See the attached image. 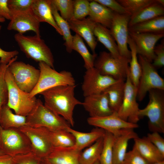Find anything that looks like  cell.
I'll list each match as a JSON object with an SVG mask.
<instances>
[{"label": "cell", "instance_id": "1", "mask_svg": "<svg viewBox=\"0 0 164 164\" xmlns=\"http://www.w3.org/2000/svg\"><path fill=\"white\" fill-rule=\"evenodd\" d=\"M76 85H67L54 87L40 94L44 98V105L56 114L61 116L73 126V111L77 105H82L75 97Z\"/></svg>", "mask_w": 164, "mask_h": 164}, {"label": "cell", "instance_id": "2", "mask_svg": "<svg viewBox=\"0 0 164 164\" xmlns=\"http://www.w3.org/2000/svg\"><path fill=\"white\" fill-rule=\"evenodd\" d=\"M26 125L44 128L52 131L67 130L70 127L63 117L55 113L38 99L33 108L26 116Z\"/></svg>", "mask_w": 164, "mask_h": 164}, {"label": "cell", "instance_id": "3", "mask_svg": "<svg viewBox=\"0 0 164 164\" xmlns=\"http://www.w3.org/2000/svg\"><path fill=\"white\" fill-rule=\"evenodd\" d=\"M14 38L20 50L27 58L36 62H44L54 69L52 53L41 36H26L17 33Z\"/></svg>", "mask_w": 164, "mask_h": 164}, {"label": "cell", "instance_id": "4", "mask_svg": "<svg viewBox=\"0 0 164 164\" xmlns=\"http://www.w3.org/2000/svg\"><path fill=\"white\" fill-rule=\"evenodd\" d=\"M149 101L146 106L140 109L138 115L149 119L148 127L151 132L164 133V90L152 89L149 92Z\"/></svg>", "mask_w": 164, "mask_h": 164}, {"label": "cell", "instance_id": "5", "mask_svg": "<svg viewBox=\"0 0 164 164\" xmlns=\"http://www.w3.org/2000/svg\"><path fill=\"white\" fill-rule=\"evenodd\" d=\"M39 66L40 76L36 86L29 93L31 97L56 86L76 85L75 80L70 72L65 70L57 72L42 62L39 63Z\"/></svg>", "mask_w": 164, "mask_h": 164}, {"label": "cell", "instance_id": "6", "mask_svg": "<svg viewBox=\"0 0 164 164\" xmlns=\"http://www.w3.org/2000/svg\"><path fill=\"white\" fill-rule=\"evenodd\" d=\"M5 79L8 91L7 105L14 110L15 114L26 117L34 107L37 99L36 96L31 97L29 93L18 87L8 67L5 73Z\"/></svg>", "mask_w": 164, "mask_h": 164}, {"label": "cell", "instance_id": "7", "mask_svg": "<svg viewBox=\"0 0 164 164\" xmlns=\"http://www.w3.org/2000/svg\"><path fill=\"white\" fill-rule=\"evenodd\" d=\"M0 149L12 157L32 151L30 141L19 128L4 129L0 126Z\"/></svg>", "mask_w": 164, "mask_h": 164}, {"label": "cell", "instance_id": "8", "mask_svg": "<svg viewBox=\"0 0 164 164\" xmlns=\"http://www.w3.org/2000/svg\"><path fill=\"white\" fill-rule=\"evenodd\" d=\"M17 56L9 63L8 69L18 87L22 91L30 93L39 80L40 71L34 67L21 61H16Z\"/></svg>", "mask_w": 164, "mask_h": 164}, {"label": "cell", "instance_id": "9", "mask_svg": "<svg viewBox=\"0 0 164 164\" xmlns=\"http://www.w3.org/2000/svg\"><path fill=\"white\" fill-rule=\"evenodd\" d=\"M130 61L121 57L116 58L109 52L102 51L97 56L94 67L101 74L118 80H126Z\"/></svg>", "mask_w": 164, "mask_h": 164}, {"label": "cell", "instance_id": "10", "mask_svg": "<svg viewBox=\"0 0 164 164\" xmlns=\"http://www.w3.org/2000/svg\"><path fill=\"white\" fill-rule=\"evenodd\" d=\"M138 57L142 73L137 87V99L141 101L152 89L164 90V80L159 75L152 63L140 55H138Z\"/></svg>", "mask_w": 164, "mask_h": 164}, {"label": "cell", "instance_id": "11", "mask_svg": "<svg viewBox=\"0 0 164 164\" xmlns=\"http://www.w3.org/2000/svg\"><path fill=\"white\" fill-rule=\"evenodd\" d=\"M131 15L114 12L110 32L117 45L120 55L130 61L131 51L128 48L129 37L128 24Z\"/></svg>", "mask_w": 164, "mask_h": 164}, {"label": "cell", "instance_id": "12", "mask_svg": "<svg viewBox=\"0 0 164 164\" xmlns=\"http://www.w3.org/2000/svg\"><path fill=\"white\" fill-rule=\"evenodd\" d=\"M128 73L125 82L123 99L117 113L123 120L137 124L140 118L138 115L140 109L137 101V88L132 83Z\"/></svg>", "mask_w": 164, "mask_h": 164}, {"label": "cell", "instance_id": "13", "mask_svg": "<svg viewBox=\"0 0 164 164\" xmlns=\"http://www.w3.org/2000/svg\"><path fill=\"white\" fill-rule=\"evenodd\" d=\"M19 129L29 139L31 151L40 158H46L53 150L54 147L49 138L46 128L25 125Z\"/></svg>", "mask_w": 164, "mask_h": 164}, {"label": "cell", "instance_id": "14", "mask_svg": "<svg viewBox=\"0 0 164 164\" xmlns=\"http://www.w3.org/2000/svg\"><path fill=\"white\" fill-rule=\"evenodd\" d=\"M118 80L101 73L95 67L86 70L84 76L82 90L84 96L102 93Z\"/></svg>", "mask_w": 164, "mask_h": 164}, {"label": "cell", "instance_id": "15", "mask_svg": "<svg viewBox=\"0 0 164 164\" xmlns=\"http://www.w3.org/2000/svg\"><path fill=\"white\" fill-rule=\"evenodd\" d=\"M10 12L11 18L7 26L8 30L16 31L21 34L27 31H32L36 35L41 36L40 22L35 17L31 9Z\"/></svg>", "mask_w": 164, "mask_h": 164}, {"label": "cell", "instance_id": "16", "mask_svg": "<svg viewBox=\"0 0 164 164\" xmlns=\"http://www.w3.org/2000/svg\"><path fill=\"white\" fill-rule=\"evenodd\" d=\"M87 121L89 125L101 128L114 136L118 134L123 129H134L139 127L138 124L131 123L122 119L116 112L104 116L89 117Z\"/></svg>", "mask_w": 164, "mask_h": 164}, {"label": "cell", "instance_id": "17", "mask_svg": "<svg viewBox=\"0 0 164 164\" xmlns=\"http://www.w3.org/2000/svg\"><path fill=\"white\" fill-rule=\"evenodd\" d=\"M129 35L135 44L137 54L145 57L152 63L155 56L154 50L156 44L164 37V34L129 31Z\"/></svg>", "mask_w": 164, "mask_h": 164}, {"label": "cell", "instance_id": "18", "mask_svg": "<svg viewBox=\"0 0 164 164\" xmlns=\"http://www.w3.org/2000/svg\"><path fill=\"white\" fill-rule=\"evenodd\" d=\"M90 117L104 116L112 114L107 95L102 93L85 97L82 105Z\"/></svg>", "mask_w": 164, "mask_h": 164}, {"label": "cell", "instance_id": "19", "mask_svg": "<svg viewBox=\"0 0 164 164\" xmlns=\"http://www.w3.org/2000/svg\"><path fill=\"white\" fill-rule=\"evenodd\" d=\"M68 22L70 29L83 38L90 47L93 54H96L95 50L97 43L94 31L96 23L89 17L80 20L72 19Z\"/></svg>", "mask_w": 164, "mask_h": 164}, {"label": "cell", "instance_id": "20", "mask_svg": "<svg viewBox=\"0 0 164 164\" xmlns=\"http://www.w3.org/2000/svg\"><path fill=\"white\" fill-rule=\"evenodd\" d=\"M138 137L133 129H123L118 134L114 136L113 164H122L127 152L129 140Z\"/></svg>", "mask_w": 164, "mask_h": 164}, {"label": "cell", "instance_id": "21", "mask_svg": "<svg viewBox=\"0 0 164 164\" xmlns=\"http://www.w3.org/2000/svg\"><path fill=\"white\" fill-rule=\"evenodd\" d=\"M81 152L74 146L54 147L45 158L52 164H80L79 159Z\"/></svg>", "mask_w": 164, "mask_h": 164}, {"label": "cell", "instance_id": "22", "mask_svg": "<svg viewBox=\"0 0 164 164\" xmlns=\"http://www.w3.org/2000/svg\"><path fill=\"white\" fill-rule=\"evenodd\" d=\"M31 10L40 23H47L62 36V32L56 22L52 12L51 0H34Z\"/></svg>", "mask_w": 164, "mask_h": 164}, {"label": "cell", "instance_id": "23", "mask_svg": "<svg viewBox=\"0 0 164 164\" xmlns=\"http://www.w3.org/2000/svg\"><path fill=\"white\" fill-rule=\"evenodd\" d=\"M134 146L146 160L152 164L164 160L163 155L159 149L146 137H138L133 139Z\"/></svg>", "mask_w": 164, "mask_h": 164}, {"label": "cell", "instance_id": "24", "mask_svg": "<svg viewBox=\"0 0 164 164\" xmlns=\"http://www.w3.org/2000/svg\"><path fill=\"white\" fill-rule=\"evenodd\" d=\"M90 1L89 17L93 21L109 29L114 16V12L95 1Z\"/></svg>", "mask_w": 164, "mask_h": 164}, {"label": "cell", "instance_id": "25", "mask_svg": "<svg viewBox=\"0 0 164 164\" xmlns=\"http://www.w3.org/2000/svg\"><path fill=\"white\" fill-rule=\"evenodd\" d=\"M67 130L70 133L75 139V148L80 151L93 144L99 138L104 137L105 132L104 130L98 128L93 129L89 132H84L74 130L71 127Z\"/></svg>", "mask_w": 164, "mask_h": 164}, {"label": "cell", "instance_id": "26", "mask_svg": "<svg viewBox=\"0 0 164 164\" xmlns=\"http://www.w3.org/2000/svg\"><path fill=\"white\" fill-rule=\"evenodd\" d=\"M164 6L156 1L131 16L128 27L136 24L164 15Z\"/></svg>", "mask_w": 164, "mask_h": 164}, {"label": "cell", "instance_id": "27", "mask_svg": "<svg viewBox=\"0 0 164 164\" xmlns=\"http://www.w3.org/2000/svg\"><path fill=\"white\" fill-rule=\"evenodd\" d=\"M125 80H120L110 86L103 92L108 96L109 107L113 112L120 108L124 95Z\"/></svg>", "mask_w": 164, "mask_h": 164}, {"label": "cell", "instance_id": "28", "mask_svg": "<svg viewBox=\"0 0 164 164\" xmlns=\"http://www.w3.org/2000/svg\"><path fill=\"white\" fill-rule=\"evenodd\" d=\"M94 33L98 40L103 45L113 56L116 58L122 57L120 54L117 43L109 29L96 23Z\"/></svg>", "mask_w": 164, "mask_h": 164}, {"label": "cell", "instance_id": "29", "mask_svg": "<svg viewBox=\"0 0 164 164\" xmlns=\"http://www.w3.org/2000/svg\"><path fill=\"white\" fill-rule=\"evenodd\" d=\"M26 124V117L14 114L7 104L0 109V126L2 128H19Z\"/></svg>", "mask_w": 164, "mask_h": 164}, {"label": "cell", "instance_id": "30", "mask_svg": "<svg viewBox=\"0 0 164 164\" xmlns=\"http://www.w3.org/2000/svg\"><path fill=\"white\" fill-rule=\"evenodd\" d=\"M128 30L137 33L164 34V15L129 27Z\"/></svg>", "mask_w": 164, "mask_h": 164}, {"label": "cell", "instance_id": "31", "mask_svg": "<svg viewBox=\"0 0 164 164\" xmlns=\"http://www.w3.org/2000/svg\"><path fill=\"white\" fill-rule=\"evenodd\" d=\"M128 43L131 53L128 74L132 83L137 87L141 74V68L138 60L135 44L129 36Z\"/></svg>", "mask_w": 164, "mask_h": 164}, {"label": "cell", "instance_id": "32", "mask_svg": "<svg viewBox=\"0 0 164 164\" xmlns=\"http://www.w3.org/2000/svg\"><path fill=\"white\" fill-rule=\"evenodd\" d=\"M72 47L73 50L77 52L83 58L84 67L86 70L94 67L97 54H91L84 43L82 38L76 34L73 36Z\"/></svg>", "mask_w": 164, "mask_h": 164}, {"label": "cell", "instance_id": "33", "mask_svg": "<svg viewBox=\"0 0 164 164\" xmlns=\"http://www.w3.org/2000/svg\"><path fill=\"white\" fill-rule=\"evenodd\" d=\"M46 129L49 138L54 147H66L74 145L75 138L67 130L52 131Z\"/></svg>", "mask_w": 164, "mask_h": 164}, {"label": "cell", "instance_id": "34", "mask_svg": "<svg viewBox=\"0 0 164 164\" xmlns=\"http://www.w3.org/2000/svg\"><path fill=\"white\" fill-rule=\"evenodd\" d=\"M103 144V137L100 138L81 152L79 157L80 164H93L99 160Z\"/></svg>", "mask_w": 164, "mask_h": 164}, {"label": "cell", "instance_id": "35", "mask_svg": "<svg viewBox=\"0 0 164 164\" xmlns=\"http://www.w3.org/2000/svg\"><path fill=\"white\" fill-rule=\"evenodd\" d=\"M51 7L54 19L62 32V36L65 41L64 45L66 47V50L68 53H71L73 50L72 46L73 36L71 34L68 22L61 16L58 12L51 2Z\"/></svg>", "mask_w": 164, "mask_h": 164}, {"label": "cell", "instance_id": "36", "mask_svg": "<svg viewBox=\"0 0 164 164\" xmlns=\"http://www.w3.org/2000/svg\"><path fill=\"white\" fill-rule=\"evenodd\" d=\"M114 136L106 131L103 137V144L99 161L100 164H113V145Z\"/></svg>", "mask_w": 164, "mask_h": 164}, {"label": "cell", "instance_id": "37", "mask_svg": "<svg viewBox=\"0 0 164 164\" xmlns=\"http://www.w3.org/2000/svg\"><path fill=\"white\" fill-rule=\"evenodd\" d=\"M132 16L136 14L143 9L155 2L156 0H117Z\"/></svg>", "mask_w": 164, "mask_h": 164}, {"label": "cell", "instance_id": "38", "mask_svg": "<svg viewBox=\"0 0 164 164\" xmlns=\"http://www.w3.org/2000/svg\"><path fill=\"white\" fill-rule=\"evenodd\" d=\"M51 1L56 10L60 12V14L63 19L67 22L72 19L73 0H51Z\"/></svg>", "mask_w": 164, "mask_h": 164}, {"label": "cell", "instance_id": "39", "mask_svg": "<svg viewBox=\"0 0 164 164\" xmlns=\"http://www.w3.org/2000/svg\"><path fill=\"white\" fill-rule=\"evenodd\" d=\"M90 1L73 0V15L71 19L80 20L89 15L90 12Z\"/></svg>", "mask_w": 164, "mask_h": 164}, {"label": "cell", "instance_id": "40", "mask_svg": "<svg viewBox=\"0 0 164 164\" xmlns=\"http://www.w3.org/2000/svg\"><path fill=\"white\" fill-rule=\"evenodd\" d=\"M9 64H0V109L7 104L8 94L7 85L5 79V71Z\"/></svg>", "mask_w": 164, "mask_h": 164}, {"label": "cell", "instance_id": "41", "mask_svg": "<svg viewBox=\"0 0 164 164\" xmlns=\"http://www.w3.org/2000/svg\"><path fill=\"white\" fill-rule=\"evenodd\" d=\"M42 159L30 151L12 157L11 164H40Z\"/></svg>", "mask_w": 164, "mask_h": 164}, {"label": "cell", "instance_id": "42", "mask_svg": "<svg viewBox=\"0 0 164 164\" xmlns=\"http://www.w3.org/2000/svg\"><path fill=\"white\" fill-rule=\"evenodd\" d=\"M122 164H152L143 157L133 146L127 152Z\"/></svg>", "mask_w": 164, "mask_h": 164}, {"label": "cell", "instance_id": "43", "mask_svg": "<svg viewBox=\"0 0 164 164\" xmlns=\"http://www.w3.org/2000/svg\"><path fill=\"white\" fill-rule=\"evenodd\" d=\"M34 0H8V5L10 12L22 11L31 9Z\"/></svg>", "mask_w": 164, "mask_h": 164}, {"label": "cell", "instance_id": "44", "mask_svg": "<svg viewBox=\"0 0 164 164\" xmlns=\"http://www.w3.org/2000/svg\"><path fill=\"white\" fill-rule=\"evenodd\" d=\"M154 52L155 56L152 64L156 69L160 68L164 65V39L162 40L160 44L155 46Z\"/></svg>", "mask_w": 164, "mask_h": 164}, {"label": "cell", "instance_id": "45", "mask_svg": "<svg viewBox=\"0 0 164 164\" xmlns=\"http://www.w3.org/2000/svg\"><path fill=\"white\" fill-rule=\"evenodd\" d=\"M94 0L100 4L111 9L115 12L120 14H129L125 9L117 0Z\"/></svg>", "mask_w": 164, "mask_h": 164}, {"label": "cell", "instance_id": "46", "mask_svg": "<svg viewBox=\"0 0 164 164\" xmlns=\"http://www.w3.org/2000/svg\"><path fill=\"white\" fill-rule=\"evenodd\" d=\"M146 137L164 155V139L159 133L157 132L148 133Z\"/></svg>", "mask_w": 164, "mask_h": 164}, {"label": "cell", "instance_id": "47", "mask_svg": "<svg viewBox=\"0 0 164 164\" xmlns=\"http://www.w3.org/2000/svg\"><path fill=\"white\" fill-rule=\"evenodd\" d=\"M2 26L0 25V32ZM19 54V52L16 50L7 51L0 47V64H8L12 58L17 56Z\"/></svg>", "mask_w": 164, "mask_h": 164}, {"label": "cell", "instance_id": "48", "mask_svg": "<svg viewBox=\"0 0 164 164\" xmlns=\"http://www.w3.org/2000/svg\"><path fill=\"white\" fill-rule=\"evenodd\" d=\"M8 0H0V17L10 20L11 12L8 5Z\"/></svg>", "mask_w": 164, "mask_h": 164}, {"label": "cell", "instance_id": "49", "mask_svg": "<svg viewBox=\"0 0 164 164\" xmlns=\"http://www.w3.org/2000/svg\"><path fill=\"white\" fill-rule=\"evenodd\" d=\"M12 157L6 154L0 155V164H11Z\"/></svg>", "mask_w": 164, "mask_h": 164}, {"label": "cell", "instance_id": "50", "mask_svg": "<svg viewBox=\"0 0 164 164\" xmlns=\"http://www.w3.org/2000/svg\"><path fill=\"white\" fill-rule=\"evenodd\" d=\"M40 164H52L48 161L46 158L42 159Z\"/></svg>", "mask_w": 164, "mask_h": 164}, {"label": "cell", "instance_id": "51", "mask_svg": "<svg viewBox=\"0 0 164 164\" xmlns=\"http://www.w3.org/2000/svg\"><path fill=\"white\" fill-rule=\"evenodd\" d=\"M157 2L162 5L163 6H164V0H156Z\"/></svg>", "mask_w": 164, "mask_h": 164}, {"label": "cell", "instance_id": "52", "mask_svg": "<svg viewBox=\"0 0 164 164\" xmlns=\"http://www.w3.org/2000/svg\"><path fill=\"white\" fill-rule=\"evenodd\" d=\"M152 164H164V160L155 162Z\"/></svg>", "mask_w": 164, "mask_h": 164}, {"label": "cell", "instance_id": "53", "mask_svg": "<svg viewBox=\"0 0 164 164\" xmlns=\"http://www.w3.org/2000/svg\"><path fill=\"white\" fill-rule=\"evenodd\" d=\"M5 20V19L2 17H0V22H4Z\"/></svg>", "mask_w": 164, "mask_h": 164}, {"label": "cell", "instance_id": "54", "mask_svg": "<svg viewBox=\"0 0 164 164\" xmlns=\"http://www.w3.org/2000/svg\"><path fill=\"white\" fill-rule=\"evenodd\" d=\"M93 164H100V162H99V160L97 161L96 162H95Z\"/></svg>", "mask_w": 164, "mask_h": 164}, {"label": "cell", "instance_id": "55", "mask_svg": "<svg viewBox=\"0 0 164 164\" xmlns=\"http://www.w3.org/2000/svg\"><path fill=\"white\" fill-rule=\"evenodd\" d=\"M5 154L4 152L0 149V155Z\"/></svg>", "mask_w": 164, "mask_h": 164}]
</instances>
